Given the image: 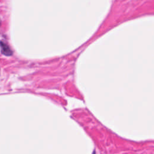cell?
I'll return each instance as SVG.
<instances>
[{"label": "cell", "mask_w": 154, "mask_h": 154, "mask_svg": "<svg viewBox=\"0 0 154 154\" xmlns=\"http://www.w3.org/2000/svg\"><path fill=\"white\" fill-rule=\"evenodd\" d=\"M0 47H1V48H2V54L8 56H10L12 55L13 51L11 50L10 47L6 42L3 41L0 42Z\"/></svg>", "instance_id": "obj_1"}, {"label": "cell", "mask_w": 154, "mask_h": 154, "mask_svg": "<svg viewBox=\"0 0 154 154\" xmlns=\"http://www.w3.org/2000/svg\"><path fill=\"white\" fill-rule=\"evenodd\" d=\"M92 154H96V152H95V151H93V153Z\"/></svg>", "instance_id": "obj_2"}]
</instances>
